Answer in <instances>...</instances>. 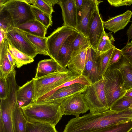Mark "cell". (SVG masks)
I'll return each instance as SVG.
<instances>
[{
	"mask_svg": "<svg viewBox=\"0 0 132 132\" xmlns=\"http://www.w3.org/2000/svg\"><path fill=\"white\" fill-rule=\"evenodd\" d=\"M117 117L109 109L102 113L90 112L70 120L63 132H99L107 127L117 124Z\"/></svg>",
	"mask_w": 132,
	"mask_h": 132,
	"instance_id": "cell-1",
	"label": "cell"
},
{
	"mask_svg": "<svg viewBox=\"0 0 132 132\" xmlns=\"http://www.w3.org/2000/svg\"><path fill=\"white\" fill-rule=\"evenodd\" d=\"M21 108L27 121L30 122L43 123L55 127L63 115L60 103L57 102H36Z\"/></svg>",
	"mask_w": 132,
	"mask_h": 132,
	"instance_id": "cell-2",
	"label": "cell"
},
{
	"mask_svg": "<svg viewBox=\"0 0 132 132\" xmlns=\"http://www.w3.org/2000/svg\"><path fill=\"white\" fill-rule=\"evenodd\" d=\"M80 76L73 73L67 68L38 79L33 78L34 91L32 103L36 102L45 94Z\"/></svg>",
	"mask_w": 132,
	"mask_h": 132,
	"instance_id": "cell-3",
	"label": "cell"
},
{
	"mask_svg": "<svg viewBox=\"0 0 132 132\" xmlns=\"http://www.w3.org/2000/svg\"><path fill=\"white\" fill-rule=\"evenodd\" d=\"M104 89L109 109L117 100L124 96L127 91L124 80L119 69L109 67L104 77Z\"/></svg>",
	"mask_w": 132,
	"mask_h": 132,
	"instance_id": "cell-4",
	"label": "cell"
},
{
	"mask_svg": "<svg viewBox=\"0 0 132 132\" xmlns=\"http://www.w3.org/2000/svg\"><path fill=\"white\" fill-rule=\"evenodd\" d=\"M104 78L95 83L87 86L84 94L90 113H101L108 110L104 89Z\"/></svg>",
	"mask_w": 132,
	"mask_h": 132,
	"instance_id": "cell-5",
	"label": "cell"
},
{
	"mask_svg": "<svg viewBox=\"0 0 132 132\" xmlns=\"http://www.w3.org/2000/svg\"><path fill=\"white\" fill-rule=\"evenodd\" d=\"M0 10L7 12L10 15L15 27L30 20H35L31 4L23 0H8L0 6Z\"/></svg>",
	"mask_w": 132,
	"mask_h": 132,
	"instance_id": "cell-6",
	"label": "cell"
},
{
	"mask_svg": "<svg viewBox=\"0 0 132 132\" xmlns=\"http://www.w3.org/2000/svg\"><path fill=\"white\" fill-rule=\"evenodd\" d=\"M0 101V132H14L12 113L18 102L16 94L10 92L6 99Z\"/></svg>",
	"mask_w": 132,
	"mask_h": 132,
	"instance_id": "cell-7",
	"label": "cell"
},
{
	"mask_svg": "<svg viewBox=\"0 0 132 132\" xmlns=\"http://www.w3.org/2000/svg\"><path fill=\"white\" fill-rule=\"evenodd\" d=\"M103 1L97 0H84L83 6L77 9V26L76 30L88 38L89 24L93 14Z\"/></svg>",
	"mask_w": 132,
	"mask_h": 132,
	"instance_id": "cell-8",
	"label": "cell"
},
{
	"mask_svg": "<svg viewBox=\"0 0 132 132\" xmlns=\"http://www.w3.org/2000/svg\"><path fill=\"white\" fill-rule=\"evenodd\" d=\"M9 43L15 48L34 58L38 54L34 46L23 32L14 27L6 32Z\"/></svg>",
	"mask_w": 132,
	"mask_h": 132,
	"instance_id": "cell-9",
	"label": "cell"
},
{
	"mask_svg": "<svg viewBox=\"0 0 132 132\" xmlns=\"http://www.w3.org/2000/svg\"><path fill=\"white\" fill-rule=\"evenodd\" d=\"M76 30L63 25L58 27L47 38L49 56L54 59L62 45Z\"/></svg>",
	"mask_w": 132,
	"mask_h": 132,
	"instance_id": "cell-10",
	"label": "cell"
},
{
	"mask_svg": "<svg viewBox=\"0 0 132 132\" xmlns=\"http://www.w3.org/2000/svg\"><path fill=\"white\" fill-rule=\"evenodd\" d=\"M60 106L63 115H72L76 117L87 112L89 108L82 93L68 98L62 101Z\"/></svg>",
	"mask_w": 132,
	"mask_h": 132,
	"instance_id": "cell-11",
	"label": "cell"
},
{
	"mask_svg": "<svg viewBox=\"0 0 132 132\" xmlns=\"http://www.w3.org/2000/svg\"><path fill=\"white\" fill-rule=\"evenodd\" d=\"M98 56L96 50L90 46L88 48L82 75L86 77L92 84L102 79L98 72Z\"/></svg>",
	"mask_w": 132,
	"mask_h": 132,
	"instance_id": "cell-12",
	"label": "cell"
},
{
	"mask_svg": "<svg viewBox=\"0 0 132 132\" xmlns=\"http://www.w3.org/2000/svg\"><path fill=\"white\" fill-rule=\"evenodd\" d=\"M103 22L98 7L93 14L88 29V39L90 46L97 50L98 45L104 31Z\"/></svg>",
	"mask_w": 132,
	"mask_h": 132,
	"instance_id": "cell-13",
	"label": "cell"
},
{
	"mask_svg": "<svg viewBox=\"0 0 132 132\" xmlns=\"http://www.w3.org/2000/svg\"><path fill=\"white\" fill-rule=\"evenodd\" d=\"M87 87L79 83H76L62 87L56 90L44 101L57 102L60 104L63 101L68 98L83 93Z\"/></svg>",
	"mask_w": 132,
	"mask_h": 132,
	"instance_id": "cell-14",
	"label": "cell"
},
{
	"mask_svg": "<svg viewBox=\"0 0 132 132\" xmlns=\"http://www.w3.org/2000/svg\"><path fill=\"white\" fill-rule=\"evenodd\" d=\"M63 21V25L76 30L77 12L74 0H58Z\"/></svg>",
	"mask_w": 132,
	"mask_h": 132,
	"instance_id": "cell-15",
	"label": "cell"
},
{
	"mask_svg": "<svg viewBox=\"0 0 132 132\" xmlns=\"http://www.w3.org/2000/svg\"><path fill=\"white\" fill-rule=\"evenodd\" d=\"M109 67L120 70L124 80L125 88L127 91L132 89V63L127 56L122 54L119 61Z\"/></svg>",
	"mask_w": 132,
	"mask_h": 132,
	"instance_id": "cell-16",
	"label": "cell"
},
{
	"mask_svg": "<svg viewBox=\"0 0 132 132\" xmlns=\"http://www.w3.org/2000/svg\"><path fill=\"white\" fill-rule=\"evenodd\" d=\"M132 15V12L128 10L123 14L110 18L103 22L104 28L115 33L124 28L130 21Z\"/></svg>",
	"mask_w": 132,
	"mask_h": 132,
	"instance_id": "cell-17",
	"label": "cell"
},
{
	"mask_svg": "<svg viewBox=\"0 0 132 132\" xmlns=\"http://www.w3.org/2000/svg\"><path fill=\"white\" fill-rule=\"evenodd\" d=\"M78 32L76 30L68 37L60 48L54 60L61 67L67 68L68 62L72 56L71 43L78 35Z\"/></svg>",
	"mask_w": 132,
	"mask_h": 132,
	"instance_id": "cell-18",
	"label": "cell"
},
{
	"mask_svg": "<svg viewBox=\"0 0 132 132\" xmlns=\"http://www.w3.org/2000/svg\"><path fill=\"white\" fill-rule=\"evenodd\" d=\"M9 44L6 38L0 42V78H7L15 68L12 65L7 57Z\"/></svg>",
	"mask_w": 132,
	"mask_h": 132,
	"instance_id": "cell-19",
	"label": "cell"
},
{
	"mask_svg": "<svg viewBox=\"0 0 132 132\" xmlns=\"http://www.w3.org/2000/svg\"><path fill=\"white\" fill-rule=\"evenodd\" d=\"M34 91V81H28L20 87L16 92L17 102L20 108L27 105L32 102Z\"/></svg>",
	"mask_w": 132,
	"mask_h": 132,
	"instance_id": "cell-20",
	"label": "cell"
},
{
	"mask_svg": "<svg viewBox=\"0 0 132 132\" xmlns=\"http://www.w3.org/2000/svg\"><path fill=\"white\" fill-rule=\"evenodd\" d=\"M67 68L61 67L56 61L51 58L41 60L38 63L36 73L34 78L38 79Z\"/></svg>",
	"mask_w": 132,
	"mask_h": 132,
	"instance_id": "cell-21",
	"label": "cell"
},
{
	"mask_svg": "<svg viewBox=\"0 0 132 132\" xmlns=\"http://www.w3.org/2000/svg\"><path fill=\"white\" fill-rule=\"evenodd\" d=\"M15 27L32 35L43 37H46L48 29L36 19L28 21Z\"/></svg>",
	"mask_w": 132,
	"mask_h": 132,
	"instance_id": "cell-22",
	"label": "cell"
},
{
	"mask_svg": "<svg viewBox=\"0 0 132 132\" xmlns=\"http://www.w3.org/2000/svg\"><path fill=\"white\" fill-rule=\"evenodd\" d=\"M88 48L71 56L67 66L69 71L75 74L82 75Z\"/></svg>",
	"mask_w": 132,
	"mask_h": 132,
	"instance_id": "cell-23",
	"label": "cell"
},
{
	"mask_svg": "<svg viewBox=\"0 0 132 132\" xmlns=\"http://www.w3.org/2000/svg\"><path fill=\"white\" fill-rule=\"evenodd\" d=\"M12 119L14 132H26L27 121L18 102L12 112Z\"/></svg>",
	"mask_w": 132,
	"mask_h": 132,
	"instance_id": "cell-24",
	"label": "cell"
},
{
	"mask_svg": "<svg viewBox=\"0 0 132 132\" xmlns=\"http://www.w3.org/2000/svg\"><path fill=\"white\" fill-rule=\"evenodd\" d=\"M23 32L30 43L35 47L38 54L49 56L47 37H38L25 32Z\"/></svg>",
	"mask_w": 132,
	"mask_h": 132,
	"instance_id": "cell-25",
	"label": "cell"
},
{
	"mask_svg": "<svg viewBox=\"0 0 132 132\" xmlns=\"http://www.w3.org/2000/svg\"><path fill=\"white\" fill-rule=\"evenodd\" d=\"M115 47L101 53L98 56V72L101 78L104 77L106 71L110 66L112 56Z\"/></svg>",
	"mask_w": 132,
	"mask_h": 132,
	"instance_id": "cell-26",
	"label": "cell"
},
{
	"mask_svg": "<svg viewBox=\"0 0 132 132\" xmlns=\"http://www.w3.org/2000/svg\"><path fill=\"white\" fill-rule=\"evenodd\" d=\"M90 46L88 38L83 34L78 32L71 44V56Z\"/></svg>",
	"mask_w": 132,
	"mask_h": 132,
	"instance_id": "cell-27",
	"label": "cell"
},
{
	"mask_svg": "<svg viewBox=\"0 0 132 132\" xmlns=\"http://www.w3.org/2000/svg\"><path fill=\"white\" fill-rule=\"evenodd\" d=\"M8 49L16 60V66L18 68L33 62V58L14 48L9 43Z\"/></svg>",
	"mask_w": 132,
	"mask_h": 132,
	"instance_id": "cell-28",
	"label": "cell"
},
{
	"mask_svg": "<svg viewBox=\"0 0 132 132\" xmlns=\"http://www.w3.org/2000/svg\"><path fill=\"white\" fill-rule=\"evenodd\" d=\"M114 41L112 32L107 33L104 31L96 50L98 55H99L101 53L106 51L115 47L113 44Z\"/></svg>",
	"mask_w": 132,
	"mask_h": 132,
	"instance_id": "cell-29",
	"label": "cell"
},
{
	"mask_svg": "<svg viewBox=\"0 0 132 132\" xmlns=\"http://www.w3.org/2000/svg\"><path fill=\"white\" fill-rule=\"evenodd\" d=\"M26 132H58L55 126L46 123L27 121Z\"/></svg>",
	"mask_w": 132,
	"mask_h": 132,
	"instance_id": "cell-30",
	"label": "cell"
},
{
	"mask_svg": "<svg viewBox=\"0 0 132 132\" xmlns=\"http://www.w3.org/2000/svg\"><path fill=\"white\" fill-rule=\"evenodd\" d=\"M76 83H79L86 85L87 86H90L92 84L90 82L86 77L82 75L76 79L65 83L60 86L45 94L39 98L38 99V101H44L59 88L64 87L70 86Z\"/></svg>",
	"mask_w": 132,
	"mask_h": 132,
	"instance_id": "cell-31",
	"label": "cell"
},
{
	"mask_svg": "<svg viewBox=\"0 0 132 132\" xmlns=\"http://www.w3.org/2000/svg\"><path fill=\"white\" fill-rule=\"evenodd\" d=\"M31 9L35 19L48 28L52 23V16L31 4Z\"/></svg>",
	"mask_w": 132,
	"mask_h": 132,
	"instance_id": "cell-32",
	"label": "cell"
},
{
	"mask_svg": "<svg viewBox=\"0 0 132 132\" xmlns=\"http://www.w3.org/2000/svg\"><path fill=\"white\" fill-rule=\"evenodd\" d=\"M14 27L9 13L6 11L0 10V29L6 32Z\"/></svg>",
	"mask_w": 132,
	"mask_h": 132,
	"instance_id": "cell-33",
	"label": "cell"
},
{
	"mask_svg": "<svg viewBox=\"0 0 132 132\" xmlns=\"http://www.w3.org/2000/svg\"><path fill=\"white\" fill-rule=\"evenodd\" d=\"M132 104V97L124 95L117 101L109 109L115 111H120L128 108Z\"/></svg>",
	"mask_w": 132,
	"mask_h": 132,
	"instance_id": "cell-34",
	"label": "cell"
},
{
	"mask_svg": "<svg viewBox=\"0 0 132 132\" xmlns=\"http://www.w3.org/2000/svg\"><path fill=\"white\" fill-rule=\"evenodd\" d=\"M132 130V121L106 127L99 132H130Z\"/></svg>",
	"mask_w": 132,
	"mask_h": 132,
	"instance_id": "cell-35",
	"label": "cell"
},
{
	"mask_svg": "<svg viewBox=\"0 0 132 132\" xmlns=\"http://www.w3.org/2000/svg\"><path fill=\"white\" fill-rule=\"evenodd\" d=\"M24 0L27 3L32 4L33 6L51 16H52V13L54 12L53 8L47 4L44 0Z\"/></svg>",
	"mask_w": 132,
	"mask_h": 132,
	"instance_id": "cell-36",
	"label": "cell"
},
{
	"mask_svg": "<svg viewBox=\"0 0 132 132\" xmlns=\"http://www.w3.org/2000/svg\"><path fill=\"white\" fill-rule=\"evenodd\" d=\"M9 87L7 78H0V98L6 99L9 93Z\"/></svg>",
	"mask_w": 132,
	"mask_h": 132,
	"instance_id": "cell-37",
	"label": "cell"
},
{
	"mask_svg": "<svg viewBox=\"0 0 132 132\" xmlns=\"http://www.w3.org/2000/svg\"><path fill=\"white\" fill-rule=\"evenodd\" d=\"M108 1L111 5L116 7L130 6L132 4V0H108Z\"/></svg>",
	"mask_w": 132,
	"mask_h": 132,
	"instance_id": "cell-38",
	"label": "cell"
},
{
	"mask_svg": "<svg viewBox=\"0 0 132 132\" xmlns=\"http://www.w3.org/2000/svg\"><path fill=\"white\" fill-rule=\"evenodd\" d=\"M122 55V52L121 50L118 49L115 47L112 56L110 65L119 62L121 58Z\"/></svg>",
	"mask_w": 132,
	"mask_h": 132,
	"instance_id": "cell-39",
	"label": "cell"
},
{
	"mask_svg": "<svg viewBox=\"0 0 132 132\" xmlns=\"http://www.w3.org/2000/svg\"><path fill=\"white\" fill-rule=\"evenodd\" d=\"M121 50L123 54L127 56L132 63V43L128 42L126 45Z\"/></svg>",
	"mask_w": 132,
	"mask_h": 132,
	"instance_id": "cell-40",
	"label": "cell"
},
{
	"mask_svg": "<svg viewBox=\"0 0 132 132\" xmlns=\"http://www.w3.org/2000/svg\"><path fill=\"white\" fill-rule=\"evenodd\" d=\"M7 54L9 60L12 65L15 67L16 66V60L8 48Z\"/></svg>",
	"mask_w": 132,
	"mask_h": 132,
	"instance_id": "cell-41",
	"label": "cell"
},
{
	"mask_svg": "<svg viewBox=\"0 0 132 132\" xmlns=\"http://www.w3.org/2000/svg\"><path fill=\"white\" fill-rule=\"evenodd\" d=\"M127 34L128 37V42L132 39V22L130 26L127 30Z\"/></svg>",
	"mask_w": 132,
	"mask_h": 132,
	"instance_id": "cell-42",
	"label": "cell"
},
{
	"mask_svg": "<svg viewBox=\"0 0 132 132\" xmlns=\"http://www.w3.org/2000/svg\"><path fill=\"white\" fill-rule=\"evenodd\" d=\"M45 2L50 7L53 8L54 5L57 4H58V0H44Z\"/></svg>",
	"mask_w": 132,
	"mask_h": 132,
	"instance_id": "cell-43",
	"label": "cell"
},
{
	"mask_svg": "<svg viewBox=\"0 0 132 132\" xmlns=\"http://www.w3.org/2000/svg\"><path fill=\"white\" fill-rule=\"evenodd\" d=\"M76 8L80 9L83 6L84 0H74Z\"/></svg>",
	"mask_w": 132,
	"mask_h": 132,
	"instance_id": "cell-44",
	"label": "cell"
},
{
	"mask_svg": "<svg viewBox=\"0 0 132 132\" xmlns=\"http://www.w3.org/2000/svg\"><path fill=\"white\" fill-rule=\"evenodd\" d=\"M124 96L126 97H132V89L127 91Z\"/></svg>",
	"mask_w": 132,
	"mask_h": 132,
	"instance_id": "cell-45",
	"label": "cell"
},
{
	"mask_svg": "<svg viewBox=\"0 0 132 132\" xmlns=\"http://www.w3.org/2000/svg\"><path fill=\"white\" fill-rule=\"evenodd\" d=\"M8 0H0V6L3 5L7 2Z\"/></svg>",
	"mask_w": 132,
	"mask_h": 132,
	"instance_id": "cell-46",
	"label": "cell"
},
{
	"mask_svg": "<svg viewBox=\"0 0 132 132\" xmlns=\"http://www.w3.org/2000/svg\"><path fill=\"white\" fill-rule=\"evenodd\" d=\"M128 108L130 109H132V104Z\"/></svg>",
	"mask_w": 132,
	"mask_h": 132,
	"instance_id": "cell-47",
	"label": "cell"
},
{
	"mask_svg": "<svg viewBox=\"0 0 132 132\" xmlns=\"http://www.w3.org/2000/svg\"><path fill=\"white\" fill-rule=\"evenodd\" d=\"M130 42V43H132V39H131V42Z\"/></svg>",
	"mask_w": 132,
	"mask_h": 132,
	"instance_id": "cell-48",
	"label": "cell"
}]
</instances>
